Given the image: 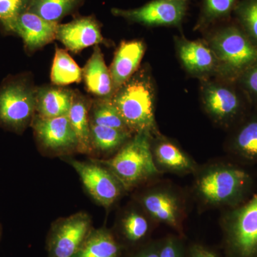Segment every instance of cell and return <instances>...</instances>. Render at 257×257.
I'll list each match as a JSON object with an SVG mask.
<instances>
[{"mask_svg":"<svg viewBox=\"0 0 257 257\" xmlns=\"http://www.w3.org/2000/svg\"><path fill=\"white\" fill-rule=\"evenodd\" d=\"M239 0H202L194 30L205 32L214 25L232 18Z\"/></svg>","mask_w":257,"mask_h":257,"instance_id":"obj_24","label":"cell"},{"mask_svg":"<svg viewBox=\"0 0 257 257\" xmlns=\"http://www.w3.org/2000/svg\"><path fill=\"white\" fill-rule=\"evenodd\" d=\"M206 32L205 40L214 52L218 78L236 82L240 76L257 64V45L231 18Z\"/></svg>","mask_w":257,"mask_h":257,"instance_id":"obj_3","label":"cell"},{"mask_svg":"<svg viewBox=\"0 0 257 257\" xmlns=\"http://www.w3.org/2000/svg\"><path fill=\"white\" fill-rule=\"evenodd\" d=\"M253 176L234 161L213 160L199 165L191 194L202 211L237 207L254 193Z\"/></svg>","mask_w":257,"mask_h":257,"instance_id":"obj_1","label":"cell"},{"mask_svg":"<svg viewBox=\"0 0 257 257\" xmlns=\"http://www.w3.org/2000/svg\"><path fill=\"white\" fill-rule=\"evenodd\" d=\"M192 0H152L134 9L112 8L111 14L128 23L148 28L175 27L182 28Z\"/></svg>","mask_w":257,"mask_h":257,"instance_id":"obj_9","label":"cell"},{"mask_svg":"<svg viewBox=\"0 0 257 257\" xmlns=\"http://www.w3.org/2000/svg\"><path fill=\"white\" fill-rule=\"evenodd\" d=\"M85 0H32L28 11L47 21L60 23L68 15H74Z\"/></svg>","mask_w":257,"mask_h":257,"instance_id":"obj_26","label":"cell"},{"mask_svg":"<svg viewBox=\"0 0 257 257\" xmlns=\"http://www.w3.org/2000/svg\"><path fill=\"white\" fill-rule=\"evenodd\" d=\"M223 257H257V191L219 219Z\"/></svg>","mask_w":257,"mask_h":257,"instance_id":"obj_6","label":"cell"},{"mask_svg":"<svg viewBox=\"0 0 257 257\" xmlns=\"http://www.w3.org/2000/svg\"><path fill=\"white\" fill-rule=\"evenodd\" d=\"M89 121L90 124L131 133L111 101V98H96L92 99V106L89 110Z\"/></svg>","mask_w":257,"mask_h":257,"instance_id":"obj_28","label":"cell"},{"mask_svg":"<svg viewBox=\"0 0 257 257\" xmlns=\"http://www.w3.org/2000/svg\"><path fill=\"white\" fill-rule=\"evenodd\" d=\"M59 24L47 21L28 10L17 20L13 35L21 37L25 50L32 53L56 40Z\"/></svg>","mask_w":257,"mask_h":257,"instance_id":"obj_18","label":"cell"},{"mask_svg":"<svg viewBox=\"0 0 257 257\" xmlns=\"http://www.w3.org/2000/svg\"><path fill=\"white\" fill-rule=\"evenodd\" d=\"M253 109H257V64L241 74L236 80Z\"/></svg>","mask_w":257,"mask_h":257,"instance_id":"obj_32","label":"cell"},{"mask_svg":"<svg viewBox=\"0 0 257 257\" xmlns=\"http://www.w3.org/2000/svg\"><path fill=\"white\" fill-rule=\"evenodd\" d=\"M160 239H151L148 242L130 250L126 257H159L160 248Z\"/></svg>","mask_w":257,"mask_h":257,"instance_id":"obj_33","label":"cell"},{"mask_svg":"<svg viewBox=\"0 0 257 257\" xmlns=\"http://www.w3.org/2000/svg\"><path fill=\"white\" fill-rule=\"evenodd\" d=\"M159 257H188V245L186 243L185 236L176 234L162 238Z\"/></svg>","mask_w":257,"mask_h":257,"instance_id":"obj_31","label":"cell"},{"mask_svg":"<svg viewBox=\"0 0 257 257\" xmlns=\"http://www.w3.org/2000/svg\"><path fill=\"white\" fill-rule=\"evenodd\" d=\"M37 87L28 74L8 76L0 84V126L21 133L36 114Z\"/></svg>","mask_w":257,"mask_h":257,"instance_id":"obj_8","label":"cell"},{"mask_svg":"<svg viewBox=\"0 0 257 257\" xmlns=\"http://www.w3.org/2000/svg\"><path fill=\"white\" fill-rule=\"evenodd\" d=\"M74 90L61 86L37 87L36 116L42 119L68 116Z\"/></svg>","mask_w":257,"mask_h":257,"instance_id":"obj_20","label":"cell"},{"mask_svg":"<svg viewBox=\"0 0 257 257\" xmlns=\"http://www.w3.org/2000/svg\"><path fill=\"white\" fill-rule=\"evenodd\" d=\"M32 0H0V29L3 33L13 35L17 20L28 11Z\"/></svg>","mask_w":257,"mask_h":257,"instance_id":"obj_30","label":"cell"},{"mask_svg":"<svg viewBox=\"0 0 257 257\" xmlns=\"http://www.w3.org/2000/svg\"><path fill=\"white\" fill-rule=\"evenodd\" d=\"M124 249L106 228L92 230L73 257H122Z\"/></svg>","mask_w":257,"mask_h":257,"instance_id":"obj_23","label":"cell"},{"mask_svg":"<svg viewBox=\"0 0 257 257\" xmlns=\"http://www.w3.org/2000/svg\"><path fill=\"white\" fill-rule=\"evenodd\" d=\"M137 202L157 225L163 224L184 236V222L187 217L185 192L172 182L155 181L144 186Z\"/></svg>","mask_w":257,"mask_h":257,"instance_id":"obj_7","label":"cell"},{"mask_svg":"<svg viewBox=\"0 0 257 257\" xmlns=\"http://www.w3.org/2000/svg\"><path fill=\"white\" fill-rule=\"evenodd\" d=\"M127 131L90 124L92 150L104 154L116 153L133 137Z\"/></svg>","mask_w":257,"mask_h":257,"instance_id":"obj_25","label":"cell"},{"mask_svg":"<svg viewBox=\"0 0 257 257\" xmlns=\"http://www.w3.org/2000/svg\"><path fill=\"white\" fill-rule=\"evenodd\" d=\"M92 230L90 217L84 212L57 221L47 238L48 257H73Z\"/></svg>","mask_w":257,"mask_h":257,"instance_id":"obj_11","label":"cell"},{"mask_svg":"<svg viewBox=\"0 0 257 257\" xmlns=\"http://www.w3.org/2000/svg\"><path fill=\"white\" fill-rule=\"evenodd\" d=\"M50 77L54 85L64 87L80 82L83 78L82 69L65 50L56 47Z\"/></svg>","mask_w":257,"mask_h":257,"instance_id":"obj_27","label":"cell"},{"mask_svg":"<svg viewBox=\"0 0 257 257\" xmlns=\"http://www.w3.org/2000/svg\"><path fill=\"white\" fill-rule=\"evenodd\" d=\"M42 146L56 152L77 150L78 142L68 116L42 119L35 115L32 124Z\"/></svg>","mask_w":257,"mask_h":257,"instance_id":"obj_16","label":"cell"},{"mask_svg":"<svg viewBox=\"0 0 257 257\" xmlns=\"http://www.w3.org/2000/svg\"><path fill=\"white\" fill-rule=\"evenodd\" d=\"M188 257H221L212 248L199 243L188 245Z\"/></svg>","mask_w":257,"mask_h":257,"instance_id":"obj_34","label":"cell"},{"mask_svg":"<svg viewBox=\"0 0 257 257\" xmlns=\"http://www.w3.org/2000/svg\"><path fill=\"white\" fill-rule=\"evenodd\" d=\"M145 48L142 40L121 42L109 68L114 94L140 68Z\"/></svg>","mask_w":257,"mask_h":257,"instance_id":"obj_19","label":"cell"},{"mask_svg":"<svg viewBox=\"0 0 257 257\" xmlns=\"http://www.w3.org/2000/svg\"><path fill=\"white\" fill-rule=\"evenodd\" d=\"M232 15L240 28L257 45V0H239Z\"/></svg>","mask_w":257,"mask_h":257,"instance_id":"obj_29","label":"cell"},{"mask_svg":"<svg viewBox=\"0 0 257 257\" xmlns=\"http://www.w3.org/2000/svg\"><path fill=\"white\" fill-rule=\"evenodd\" d=\"M151 150L154 163L162 175H193L199 167L196 160L177 142L161 133L152 137Z\"/></svg>","mask_w":257,"mask_h":257,"instance_id":"obj_14","label":"cell"},{"mask_svg":"<svg viewBox=\"0 0 257 257\" xmlns=\"http://www.w3.org/2000/svg\"><path fill=\"white\" fill-rule=\"evenodd\" d=\"M88 92L96 98L111 99L114 94L109 69L99 45H95L90 58L82 69Z\"/></svg>","mask_w":257,"mask_h":257,"instance_id":"obj_21","label":"cell"},{"mask_svg":"<svg viewBox=\"0 0 257 257\" xmlns=\"http://www.w3.org/2000/svg\"><path fill=\"white\" fill-rule=\"evenodd\" d=\"M152 138L150 134H135L114 156L98 161L111 171L126 192L144 187L163 176L154 163Z\"/></svg>","mask_w":257,"mask_h":257,"instance_id":"obj_4","label":"cell"},{"mask_svg":"<svg viewBox=\"0 0 257 257\" xmlns=\"http://www.w3.org/2000/svg\"><path fill=\"white\" fill-rule=\"evenodd\" d=\"M111 101L134 135L145 133L154 137L160 133L155 117L156 88L148 66L140 67L114 92Z\"/></svg>","mask_w":257,"mask_h":257,"instance_id":"obj_2","label":"cell"},{"mask_svg":"<svg viewBox=\"0 0 257 257\" xmlns=\"http://www.w3.org/2000/svg\"><path fill=\"white\" fill-rule=\"evenodd\" d=\"M227 133L224 150L228 159L244 167L257 165V109H251Z\"/></svg>","mask_w":257,"mask_h":257,"instance_id":"obj_13","label":"cell"},{"mask_svg":"<svg viewBox=\"0 0 257 257\" xmlns=\"http://www.w3.org/2000/svg\"><path fill=\"white\" fill-rule=\"evenodd\" d=\"M174 41L177 58L187 74L199 81L218 77L217 59L205 40H189L182 35Z\"/></svg>","mask_w":257,"mask_h":257,"instance_id":"obj_12","label":"cell"},{"mask_svg":"<svg viewBox=\"0 0 257 257\" xmlns=\"http://www.w3.org/2000/svg\"><path fill=\"white\" fill-rule=\"evenodd\" d=\"M69 163L78 174L86 190L103 207H111L126 192L116 176L100 162L96 164L70 160Z\"/></svg>","mask_w":257,"mask_h":257,"instance_id":"obj_10","label":"cell"},{"mask_svg":"<svg viewBox=\"0 0 257 257\" xmlns=\"http://www.w3.org/2000/svg\"><path fill=\"white\" fill-rule=\"evenodd\" d=\"M200 99L208 117L227 132L253 109L236 82L218 77L200 80Z\"/></svg>","mask_w":257,"mask_h":257,"instance_id":"obj_5","label":"cell"},{"mask_svg":"<svg viewBox=\"0 0 257 257\" xmlns=\"http://www.w3.org/2000/svg\"><path fill=\"white\" fill-rule=\"evenodd\" d=\"M56 40L74 53L104 42L101 25L94 15L78 16L66 24H59Z\"/></svg>","mask_w":257,"mask_h":257,"instance_id":"obj_15","label":"cell"},{"mask_svg":"<svg viewBox=\"0 0 257 257\" xmlns=\"http://www.w3.org/2000/svg\"><path fill=\"white\" fill-rule=\"evenodd\" d=\"M138 206L124 211L118 222L117 233L114 234L124 251L150 241L157 226L138 204Z\"/></svg>","mask_w":257,"mask_h":257,"instance_id":"obj_17","label":"cell"},{"mask_svg":"<svg viewBox=\"0 0 257 257\" xmlns=\"http://www.w3.org/2000/svg\"><path fill=\"white\" fill-rule=\"evenodd\" d=\"M92 102V99L78 91L74 90L68 117L78 142L77 151L82 153L88 154L92 151L89 121V110Z\"/></svg>","mask_w":257,"mask_h":257,"instance_id":"obj_22","label":"cell"}]
</instances>
